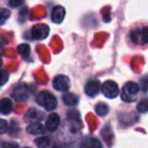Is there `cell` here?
Instances as JSON below:
<instances>
[{
  "label": "cell",
  "mask_w": 148,
  "mask_h": 148,
  "mask_svg": "<svg viewBox=\"0 0 148 148\" xmlns=\"http://www.w3.org/2000/svg\"><path fill=\"white\" fill-rule=\"evenodd\" d=\"M37 103L41 107L45 108L47 111H53L57 107V99L49 91H41L37 95Z\"/></svg>",
  "instance_id": "1"
},
{
  "label": "cell",
  "mask_w": 148,
  "mask_h": 148,
  "mask_svg": "<svg viewBox=\"0 0 148 148\" xmlns=\"http://www.w3.org/2000/svg\"><path fill=\"white\" fill-rule=\"evenodd\" d=\"M130 39L136 45L148 44V27H139L130 32Z\"/></svg>",
  "instance_id": "2"
},
{
  "label": "cell",
  "mask_w": 148,
  "mask_h": 148,
  "mask_svg": "<svg viewBox=\"0 0 148 148\" xmlns=\"http://www.w3.org/2000/svg\"><path fill=\"white\" fill-rule=\"evenodd\" d=\"M138 92H139V85L135 82H128L122 89V99L126 103H132L136 101Z\"/></svg>",
  "instance_id": "3"
},
{
  "label": "cell",
  "mask_w": 148,
  "mask_h": 148,
  "mask_svg": "<svg viewBox=\"0 0 148 148\" xmlns=\"http://www.w3.org/2000/svg\"><path fill=\"white\" fill-rule=\"evenodd\" d=\"M29 88L27 84H18L13 88L11 95L17 101H25L29 97Z\"/></svg>",
  "instance_id": "4"
},
{
  "label": "cell",
  "mask_w": 148,
  "mask_h": 148,
  "mask_svg": "<svg viewBox=\"0 0 148 148\" xmlns=\"http://www.w3.org/2000/svg\"><path fill=\"white\" fill-rule=\"evenodd\" d=\"M101 91H103V95L109 99H115L120 92L119 86L113 80H107L106 82H103V86H101Z\"/></svg>",
  "instance_id": "5"
},
{
  "label": "cell",
  "mask_w": 148,
  "mask_h": 148,
  "mask_svg": "<svg viewBox=\"0 0 148 148\" xmlns=\"http://www.w3.org/2000/svg\"><path fill=\"white\" fill-rule=\"evenodd\" d=\"M50 34V27L45 23L36 25L32 29V37L35 40H45Z\"/></svg>",
  "instance_id": "6"
},
{
  "label": "cell",
  "mask_w": 148,
  "mask_h": 148,
  "mask_svg": "<svg viewBox=\"0 0 148 148\" xmlns=\"http://www.w3.org/2000/svg\"><path fill=\"white\" fill-rule=\"evenodd\" d=\"M53 86L58 91H67L70 87V80L65 75H58L54 78Z\"/></svg>",
  "instance_id": "7"
},
{
  "label": "cell",
  "mask_w": 148,
  "mask_h": 148,
  "mask_svg": "<svg viewBox=\"0 0 148 148\" xmlns=\"http://www.w3.org/2000/svg\"><path fill=\"white\" fill-rule=\"evenodd\" d=\"M66 14V10L63 6L57 5L53 8L51 13V19L55 23H61L64 21V17Z\"/></svg>",
  "instance_id": "8"
},
{
  "label": "cell",
  "mask_w": 148,
  "mask_h": 148,
  "mask_svg": "<svg viewBox=\"0 0 148 148\" xmlns=\"http://www.w3.org/2000/svg\"><path fill=\"white\" fill-rule=\"evenodd\" d=\"M99 88H101V83L99 80H90L86 83L85 85V93H86L88 97H95V95L99 93Z\"/></svg>",
  "instance_id": "9"
},
{
  "label": "cell",
  "mask_w": 148,
  "mask_h": 148,
  "mask_svg": "<svg viewBox=\"0 0 148 148\" xmlns=\"http://www.w3.org/2000/svg\"><path fill=\"white\" fill-rule=\"evenodd\" d=\"M60 125V117L57 114L53 113L51 115H49L47 121H46V128H47L48 131L54 132L58 129Z\"/></svg>",
  "instance_id": "10"
},
{
  "label": "cell",
  "mask_w": 148,
  "mask_h": 148,
  "mask_svg": "<svg viewBox=\"0 0 148 148\" xmlns=\"http://www.w3.org/2000/svg\"><path fill=\"white\" fill-rule=\"evenodd\" d=\"M80 148H103L101 141L95 137H86L82 141Z\"/></svg>",
  "instance_id": "11"
},
{
  "label": "cell",
  "mask_w": 148,
  "mask_h": 148,
  "mask_svg": "<svg viewBox=\"0 0 148 148\" xmlns=\"http://www.w3.org/2000/svg\"><path fill=\"white\" fill-rule=\"evenodd\" d=\"M47 128L46 126H44L42 123L40 122H36V123H32L27 126V131L29 132V134H34V135H38V134H43L46 132Z\"/></svg>",
  "instance_id": "12"
},
{
  "label": "cell",
  "mask_w": 148,
  "mask_h": 148,
  "mask_svg": "<svg viewBox=\"0 0 148 148\" xmlns=\"http://www.w3.org/2000/svg\"><path fill=\"white\" fill-rule=\"evenodd\" d=\"M42 118H43V114L36 109H31L25 114V120L29 122H33V123L42 120Z\"/></svg>",
  "instance_id": "13"
},
{
  "label": "cell",
  "mask_w": 148,
  "mask_h": 148,
  "mask_svg": "<svg viewBox=\"0 0 148 148\" xmlns=\"http://www.w3.org/2000/svg\"><path fill=\"white\" fill-rule=\"evenodd\" d=\"M12 108H13L12 101L9 99L5 97V99H1V101H0V112H1V114H3V115H8V114H10L11 111H12Z\"/></svg>",
  "instance_id": "14"
},
{
  "label": "cell",
  "mask_w": 148,
  "mask_h": 148,
  "mask_svg": "<svg viewBox=\"0 0 148 148\" xmlns=\"http://www.w3.org/2000/svg\"><path fill=\"white\" fill-rule=\"evenodd\" d=\"M63 101L65 105L69 106V107H73V106H76L78 103V97L74 93L70 92H65L62 97Z\"/></svg>",
  "instance_id": "15"
},
{
  "label": "cell",
  "mask_w": 148,
  "mask_h": 148,
  "mask_svg": "<svg viewBox=\"0 0 148 148\" xmlns=\"http://www.w3.org/2000/svg\"><path fill=\"white\" fill-rule=\"evenodd\" d=\"M67 118L70 123H72L73 125H80L81 124L80 115H79V113L76 110H71V111L68 112Z\"/></svg>",
  "instance_id": "16"
},
{
  "label": "cell",
  "mask_w": 148,
  "mask_h": 148,
  "mask_svg": "<svg viewBox=\"0 0 148 148\" xmlns=\"http://www.w3.org/2000/svg\"><path fill=\"white\" fill-rule=\"evenodd\" d=\"M17 52L23 58H27L31 54V47L29 44H21L17 47Z\"/></svg>",
  "instance_id": "17"
},
{
  "label": "cell",
  "mask_w": 148,
  "mask_h": 148,
  "mask_svg": "<svg viewBox=\"0 0 148 148\" xmlns=\"http://www.w3.org/2000/svg\"><path fill=\"white\" fill-rule=\"evenodd\" d=\"M35 143L39 148H47L51 143V139L47 136H42L35 140Z\"/></svg>",
  "instance_id": "18"
},
{
  "label": "cell",
  "mask_w": 148,
  "mask_h": 148,
  "mask_svg": "<svg viewBox=\"0 0 148 148\" xmlns=\"http://www.w3.org/2000/svg\"><path fill=\"white\" fill-rule=\"evenodd\" d=\"M95 113L99 116H106L109 113V106L105 103H99L95 106Z\"/></svg>",
  "instance_id": "19"
},
{
  "label": "cell",
  "mask_w": 148,
  "mask_h": 148,
  "mask_svg": "<svg viewBox=\"0 0 148 148\" xmlns=\"http://www.w3.org/2000/svg\"><path fill=\"white\" fill-rule=\"evenodd\" d=\"M137 110L139 113H147L148 112V99H143L137 105Z\"/></svg>",
  "instance_id": "20"
},
{
  "label": "cell",
  "mask_w": 148,
  "mask_h": 148,
  "mask_svg": "<svg viewBox=\"0 0 148 148\" xmlns=\"http://www.w3.org/2000/svg\"><path fill=\"white\" fill-rule=\"evenodd\" d=\"M9 15H10V12H9L7 9H5V8L1 9V25H4V23L9 17Z\"/></svg>",
  "instance_id": "21"
},
{
  "label": "cell",
  "mask_w": 148,
  "mask_h": 148,
  "mask_svg": "<svg viewBox=\"0 0 148 148\" xmlns=\"http://www.w3.org/2000/svg\"><path fill=\"white\" fill-rule=\"evenodd\" d=\"M25 0H9V5L10 7L16 8V7H21L23 4Z\"/></svg>",
  "instance_id": "22"
},
{
  "label": "cell",
  "mask_w": 148,
  "mask_h": 148,
  "mask_svg": "<svg viewBox=\"0 0 148 148\" xmlns=\"http://www.w3.org/2000/svg\"><path fill=\"white\" fill-rule=\"evenodd\" d=\"M2 148H18V145L14 142H4L2 144Z\"/></svg>",
  "instance_id": "23"
},
{
  "label": "cell",
  "mask_w": 148,
  "mask_h": 148,
  "mask_svg": "<svg viewBox=\"0 0 148 148\" xmlns=\"http://www.w3.org/2000/svg\"><path fill=\"white\" fill-rule=\"evenodd\" d=\"M6 130H8V125H7V122L5 120H1V129H0V132L1 134L5 133Z\"/></svg>",
  "instance_id": "24"
},
{
  "label": "cell",
  "mask_w": 148,
  "mask_h": 148,
  "mask_svg": "<svg viewBox=\"0 0 148 148\" xmlns=\"http://www.w3.org/2000/svg\"><path fill=\"white\" fill-rule=\"evenodd\" d=\"M8 78H9V74L7 73L6 71L2 70V79H1V85H4L5 82L8 80Z\"/></svg>",
  "instance_id": "25"
}]
</instances>
